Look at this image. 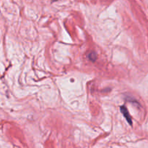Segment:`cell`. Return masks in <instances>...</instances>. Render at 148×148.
Segmentation results:
<instances>
[{"label": "cell", "instance_id": "cell-2", "mask_svg": "<svg viewBox=\"0 0 148 148\" xmlns=\"http://www.w3.org/2000/svg\"><path fill=\"white\" fill-rule=\"evenodd\" d=\"M88 57H89V59H90V60L95 61L97 58V55L95 52H91V53H90L89 55H88Z\"/></svg>", "mask_w": 148, "mask_h": 148}, {"label": "cell", "instance_id": "cell-1", "mask_svg": "<svg viewBox=\"0 0 148 148\" xmlns=\"http://www.w3.org/2000/svg\"><path fill=\"white\" fill-rule=\"evenodd\" d=\"M120 110H121V112L122 113V114L124 115V118L127 119V122H128L130 125H132V118H131V116H130V113H129V111H128V110H127V107H126L125 106H121V107H120Z\"/></svg>", "mask_w": 148, "mask_h": 148}]
</instances>
